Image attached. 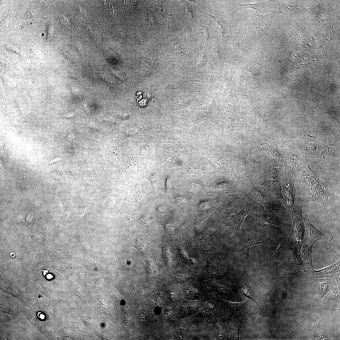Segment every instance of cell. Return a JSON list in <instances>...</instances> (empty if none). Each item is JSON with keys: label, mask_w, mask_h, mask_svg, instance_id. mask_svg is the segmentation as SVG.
<instances>
[{"label": "cell", "mask_w": 340, "mask_h": 340, "mask_svg": "<svg viewBox=\"0 0 340 340\" xmlns=\"http://www.w3.org/2000/svg\"><path fill=\"white\" fill-rule=\"evenodd\" d=\"M306 228L305 238L304 242L305 245L311 248L313 245L319 240H325L329 241L332 240L333 236L327 235L320 231L310 223L308 219L304 220Z\"/></svg>", "instance_id": "cell-8"}, {"label": "cell", "mask_w": 340, "mask_h": 340, "mask_svg": "<svg viewBox=\"0 0 340 340\" xmlns=\"http://www.w3.org/2000/svg\"><path fill=\"white\" fill-rule=\"evenodd\" d=\"M36 14L35 11L34 10H30L27 12L26 15L28 17H31L34 16Z\"/></svg>", "instance_id": "cell-21"}, {"label": "cell", "mask_w": 340, "mask_h": 340, "mask_svg": "<svg viewBox=\"0 0 340 340\" xmlns=\"http://www.w3.org/2000/svg\"><path fill=\"white\" fill-rule=\"evenodd\" d=\"M35 23L36 22H32L27 23L25 24H23L20 26V27L21 28H22L23 27L27 26H32L33 25H34Z\"/></svg>", "instance_id": "cell-22"}, {"label": "cell", "mask_w": 340, "mask_h": 340, "mask_svg": "<svg viewBox=\"0 0 340 340\" xmlns=\"http://www.w3.org/2000/svg\"><path fill=\"white\" fill-rule=\"evenodd\" d=\"M146 245V240L142 237L139 236L135 240L133 246L139 251L143 249Z\"/></svg>", "instance_id": "cell-18"}, {"label": "cell", "mask_w": 340, "mask_h": 340, "mask_svg": "<svg viewBox=\"0 0 340 340\" xmlns=\"http://www.w3.org/2000/svg\"><path fill=\"white\" fill-rule=\"evenodd\" d=\"M300 141L302 153L311 159H324L330 150L327 145L309 134L303 135Z\"/></svg>", "instance_id": "cell-4"}, {"label": "cell", "mask_w": 340, "mask_h": 340, "mask_svg": "<svg viewBox=\"0 0 340 340\" xmlns=\"http://www.w3.org/2000/svg\"><path fill=\"white\" fill-rule=\"evenodd\" d=\"M166 187L167 189H169L171 186V181L170 178H167L166 181Z\"/></svg>", "instance_id": "cell-23"}, {"label": "cell", "mask_w": 340, "mask_h": 340, "mask_svg": "<svg viewBox=\"0 0 340 340\" xmlns=\"http://www.w3.org/2000/svg\"><path fill=\"white\" fill-rule=\"evenodd\" d=\"M261 145L263 151L266 152L269 156L283 165L284 158L281 149L270 145L267 143H263Z\"/></svg>", "instance_id": "cell-14"}, {"label": "cell", "mask_w": 340, "mask_h": 340, "mask_svg": "<svg viewBox=\"0 0 340 340\" xmlns=\"http://www.w3.org/2000/svg\"><path fill=\"white\" fill-rule=\"evenodd\" d=\"M271 242L269 234L256 232L251 235L246 242L239 248L238 250L242 251L249 247L261 244H269Z\"/></svg>", "instance_id": "cell-12"}, {"label": "cell", "mask_w": 340, "mask_h": 340, "mask_svg": "<svg viewBox=\"0 0 340 340\" xmlns=\"http://www.w3.org/2000/svg\"><path fill=\"white\" fill-rule=\"evenodd\" d=\"M246 153L241 151L237 156L236 163V176L240 186L246 195L249 187L253 183L255 178V172L252 169V165L246 156Z\"/></svg>", "instance_id": "cell-2"}, {"label": "cell", "mask_w": 340, "mask_h": 340, "mask_svg": "<svg viewBox=\"0 0 340 340\" xmlns=\"http://www.w3.org/2000/svg\"><path fill=\"white\" fill-rule=\"evenodd\" d=\"M283 167V165L274 159L270 162L267 174L260 186L263 187L269 186L272 182L278 181L279 174Z\"/></svg>", "instance_id": "cell-11"}, {"label": "cell", "mask_w": 340, "mask_h": 340, "mask_svg": "<svg viewBox=\"0 0 340 340\" xmlns=\"http://www.w3.org/2000/svg\"><path fill=\"white\" fill-rule=\"evenodd\" d=\"M47 35L46 39L52 38L53 36L54 30L51 24H48L47 28Z\"/></svg>", "instance_id": "cell-19"}, {"label": "cell", "mask_w": 340, "mask_h": 340, "mask_svg": "<svg viewBox=\"0 0 340 340\" xmlns=\"http://www.w3.org/2000/svg\"><path fill=\"white\" fill-rule=\"evenodd\" d=\"M42 274L44 276H46L47 273L49 272V271L47 270H42Z\"/></svg>", "instance_id": "cell-25"}, {"label": "cell", "mask_w": 340, "mask_h": 340, "mask_svg": "<svg viewBox=\"0 0 340 340\" xmlns=\"http://www.w3.org/2000/svg\"><path fill=\"white\" fill-rule=\"evenodd\" d=\"M221 300L230 310L232 315L243 314V311L245 310L247 302V301L245 302L241 303H234Z\"/></svg>", "instance_id": "cell-16"}, {"label": "cell", "mask_w": 340, "mask_h": 340, "mask_svg": "<svg viewBox=\"0 0 340 340\" xmlns=\"http://www.w3.org/2000/svg\"><path fill=\"white\" fill-rule=\"evenodd\" d=\"M281 148L284 158V172L294 176L298 159L302 154L300 141L295 142L288 139L283 141Z\"/></svg>", "instance_id": "cell-3"}, {"label": "cell", "mask_w": 340, "mask_h": 340, "mask_svg": "<svg viewBox=\"0 0 340 340\" xmlns=\"http://www.w3.org/2000/svg\"><path fill=\"white\" fill-rule=\"evenodd\" d=\"M294 182V176L284 173L283 181L280 184L283 197L282 204L286 207L289 212L294 209L296 205Z\"/></svg>", "instance_id": "cell-5"}, {"label": "cell", "mask_w": 340, "mask_h": 340, "mask_svg": "<svg viewBox=\"0 0 340 340\" xmlns=\"http://www.w3.org/2000/svg\"><path fill=\"white\" fill-rule=\"evenodd\" d=\"M184 199V198H183V197L178 196L177 198V201H178V202H179L182 203V202H184V201H183Z\"/></svg>", "instance_id": "cell-24"}, {"label": "cell", "mask_w": 340, "mask_h": 340, "mask_svg": "<svg viewBox=\"0 0 340 340\" xmlns=\"http://www.w3.org/2000/svg\"><path fill=\"white\" fill-rule=\"evenodd\" d=\"M246 197L248 201L260 202L263 205L264 208L271 207V202L263 187L261 186H257L252 183L250 186Z\"/></svg>", "instance_id": "cell-9"}, {"label": "cell", "mask_w": 340, "mask_h": 340, "mask_svg": "<svg viewBox=\"0 0 340 340\" xmlns=\"http://www.w3.org/2000/svg\"><path fill=\"white\" fill-rule=\"evenodd\" d=\"M231 320V333L233 338L238 340L239 339L240 328L244 325L243 314L232 315Z\"/></svg>", "instance_id": "cell-15"}, {"label": "cell", "mask_w": 340, "mask_h": 340, "mask_svg": "<svg viewBox=\"0 0 340 340\" xmlns=\"http://www.w3.org/2000/svg\"><path fill=\"white\" fill-rule=\"evenodd\" d=\"M60 20L62 24L67 27L70 26L68 20L65 17L63 14L61 15L60 16Z\"/></svg>", "instance_id": "cell-20"}, {"label": "cell", "mask_w": 340, "mask_h": 340, "mask_svg": "<svg viewBox=\"0 0 340 340\" xmlns=\"http://www.w3.org/2000/svg\"><path fill=\"white\" fill-rule=\"evenodd\" d=\"M263 188L271 202L283 204L281 187L278 180L272 182L268 187Z\"/></svg>", "instance_id": "cell-13"}, {"label": "cell", "mask_w": 340, "mask_h": 340, "mask_svg": "<svg viewBox=\"0 0 340 340\" xmlns=\"http://www.w3.org/2000/svg\"><path fill=\"white\" fill-rule=\"evenodd\" d=\"M252 201V208L250 214L255 218L257 222L261 224L267 223L279 226L281 223L278 220L272 207L264 208Z\"/></svg>", "instance_id": "cell-6"}, {"label": "cell", "mask_w": 340, "mask_h": 340, "mask_svg": "<svg viewBox=\"0 0 340 340\" xmlns=\"http://www.w3.org/2000/svg\"><path fill=\"white\" fill-rule=\"evenodd\" d=\"M252 208V201L248 200L243 209L230 218L229 224L235 234L238 236L241 226L246 215L250 214Z\"/></svg>", "instance_id": "cell-10"}, {"label": "cell", "mask_w": 340, "mask_h": 340, "mask_svg": "<svg viewBox=\"0 0 340 340\" xmlns=\"http://www.w3.org/2000/svg\"><path fill=\"white\" fill-rule=\"evenodd\" d=\"M242 292L244 296L250 299L255 303L258 308L259 314L261 313L262 309L261 308V307L259 305L258 299L252 289L249 286H246L243 288Z\"/></svg>", "instance_id": "cell-17"}, {"label": "cell", "mask_w": 340, "mask_h": 340, "mask_svg": "<svg viewBox=\"0 0 340 340\" xmlns=\"http://www.w3.org/2000/svg\"><path fill=\"white\" fill-rule=\"evenodd\" d=\"M303 205H295L294 209L289 212L293 221L292 234L297 241L302 243L304 234V221L302 216Z\"/></svg>", "instance_id": "cell-7"}, {"label": "cell", "mask_w": 340, "mask_h": 340, "mask_svg": "<svg viewBox=\"0 0 340 340\" xmlns=\"http://www.w3.org/2000/svg\"><path fill=\"white\" fill-rule=\"evenodd\" d=\"M47 278L48 279H51L53 278V275L51 274H49L46 275Z\"/></svg>", "instance_id": "cell-26"}, {"label": "cell", "mask_w": 340, "mask_h": 340, "mask_svg": "<svg viewBox=\"0 0 340 340\" xmlns=\"http://www.w3.org/2000/svg\"><path fill=\"white\" fill-rule=\"evenodd\" d=\"M294 177L296 198L300 204L314 202L327 208L337 206L323 182L321 175L312 170L303 154L300 156Z\"/></svg>", "instance_id": "cell-1"}]
</instances>
